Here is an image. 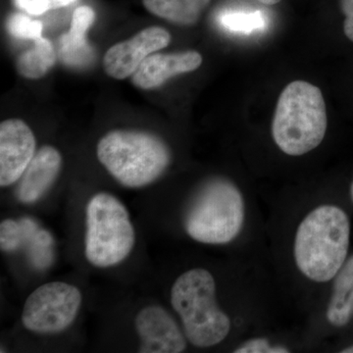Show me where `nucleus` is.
Wrapping results in <instances>:
<instances>
[{"mask_svg": "<svg viewBox=\"0 0 353 353\" xmlns=\"http://www.w3.org/2000/svg\"><path fill=\"white\" fill-rule=\"evenodd\" d=\"M350 243L347 213L333 204L317 206L297 227L294 243L297 269L312 282H329L347 261Z\"/></svg>", "mask_w": 353, "mask_h": 353, "instance_id": "f257e3e1", "label": "nucleus"}, {"mask_svg": "<svg viewBox=\"0 0 353 353\" xmlns=\"http://www.w3.org/2000/svg\"><path fill=\"white\" fill-rule=\"evenodd\" d=\"M328 119L321 90L305 81H294L278 99L272 136L290 157H301L318 148L325 138Z\"/></svg>", "mask_w": 353, "mask_h": 353, "instance_id": "f03ea898", "label": "nucleus"}, {"mask_svg": "<svg viewBox=\"0 0 353 353\" xmlns=\"http://www.w3.org/2000/svg\"><path fill=\"white\" fill-rule=\"evenodd\" d=\"M99 162L121 185L145 187L163 175L171 163L170 148L157 134L132 130H114L97 146Z\"/></svg>", "mask_w": 353, "mask_h": 353, "instance_id": "7ed1b4c3", "label": "nucleus"}, {"mask_svg": "<svg viewBox=\"0 0 353 353\" xmlns=\"http://www.w3.org/2000/svg\"><path fill=\"white\" fill-rule=\"evenodd\" d=\"M171 304L194 347L219 345L231 331V320L217 303L215 279L206 269H190L179 276L172 285Z\"/></svg>", "mask_w": 353, "mask_h": 353, "instance_id": "20e7f679", "label": "nucleus"}, {"mask_svg": "<svg viewBox=\"0 0 353 353\" xmlns=\"http://www.w3.org/2000/svg\"><path fill=\"white\" fill-rule=\"evenodd\" d=\"M245 220L241 190L227 179L214 178L204 183L190 202L183 227L199 243L226 245L238 238Z\"/></svg>", "mask_w": 353, "mask_h": 353, "instance_id": "39448f33", "label": "nucleus"}, {"mask_svg": "<svg viewBox=\"0 0 353 353\" xmlns=\"http://www.w3.org/2000/svg\"><path fill=\"white\" fill-rule=\"evenodd\" d=\"M85 254L90 264L108 268L129 256L136 232L124 204L112 194L99 192L85 209Z\"/></svg>", "mask_w": 353, "mask_h": 353, "instance_id": "423d86ee", "label": "nucleus"}, {"mask_svg": "<svg viewBox=\"0 0 353 353\" xmlns=\"http://www.w3.org/2000/svg\"><path fill=\"white\" fill-rule=\"evenodd\" d=\"M82 301V292L75 285L63 282L41 285L26 301L23 325L32 333H61L75 321Z\"/></svg>", "mask_w": 353, "mask_h": 353, "instance_id": "0eeeda50", "label": "nucleus"}, {"mask_svg": "<svg viewBox=\"0 0 353 353\" xmlns=\"http://www.w3.org/2000/svg\"><path fill=\"white\" fill-rule=\"evenodd\" d=\"M170 43V32L164 28H145L132 38L109 48L103 58L104 71L111 78L124 80L136 72L146 57Z\"/></svg>", "mask_w": 353, "mask_h": 353, "instance_id": "6e6552de", "label": "nucleus"}, {"mask_svg": "<svg viewBox=\"0 0 353 353\" xmlns=\"http://www.w3.org/2000/svg\"><path fill=\"white\" fill-rule=\"evenodd\" d=\"M36 154V138L24 121L8 119L0 125V185L20 180Z\"/></svg>", "mask_w": 353, "mask_h": 353, "instance_id": "1a4fd4ad", "label": "nucleus"}, {"mask_svg": "<svg viewBox=\"0 0 353 353\" xmlns=\"http://www.w3.org/2000/svg\"><path fill=\"white\" fill-rule=\"evenodd\" d=\"M141 353H180L187 348L185 334L166 309L150 305L141 309L134 320Z\"/></svg>", "mask_w": 353, "mask_h": 353, "instance_id": "9d476101", "label": "nucleus"}, {"mask_svg": "<svg viewBox=\"0 0 353 353\" xmlns=\"http://www.w3.org/2000/svg\"><path fill=\"white\" fill-rule=\"evenodd\" d=\"M201 64L202 57L197 51L152 53L132 74V83L141 90H155L173 77L196 71Z\"/></svg>", "mask_w": 353, "mask_h": 353, "instance_id": "9b49d317", "label": "nucleus"}, {"mask_svg": "<svg viewBox=\"0 0 353 353\" xmlns=\"http://www.w3.org/2000/svg\"><path fill=\"white\" fill-rule=\"evenodd\" d=\"M62 157L57 148L44 145L34 154L20 178L16 190L18 201L34 203L43 197L57 180L61 170Z\"/></svg>", "mask_w": 353, "mask_h": 353, "instance_id": "f8f14e48", "label": "nucleus"}, {"mask_svg": "<svg viewBox=\"0 0 353 353\" xmlns=\"http://www.w3.org/2000/svg\"><path fill=\"white\" fill-rule=\"evenodd\" d=\"M95 20L94 9L80 6L72 17L68 32L60 38L58 55L68 66L83 67L92 62L94 50L87 41V34Z\"/></svg>", "mask_w": 353, "mask_h": 353, "instance_id": "ddd939ff", "label": "nucleus"}, {"mask_svg": "<svg viewBox=\"0 0 353 353\" xmlns=\"http://www.w3.org/2000/svg\"><path fill=\"white\" fill-rule=\"evenodd\" d=\"M326 315L330 324L336 327L345 326L353 317V255L334 278Z\"/></svg>", "mask_w": 353, "mask_h": 353, "instance_id": "4468645a", "label": "nucleus"}, {"mask_svg": "<svg viewBox=\"0 0 353 353\" xmlns=\"http://www.w3.org/2000/svg\"><path fill=\"white\" fill-rule=\"evenodd\" d=\"M211 0H143L148 12L180 26L196 24Z\"/></svg>", "mask_w": 353, "mask_h": 353, "instance_id": "2eb2a0df", "label": "nucleus"}, {"mask_svg": "<svg viewBox=\"0 0 353 353\" xmlns=\"http://www.w3.org/2000/svg\"><path fill=\"white\" fill-rule=\"evenodd\" d=\"M57 52L48 39L41 38L34 41L31 48L18 57V72L25 78L37 80L43 78L57 62Z\"/></svg>", "mask_w": 353, "mask_h": 353, "instance_id": "dca6fc26", "label": "nucleus"}, {"mask_svg": "<svg viewBox=\"0 0 353 353\" xmlns=\"http://www.w3.org/2000/svg\"><path fill=\"white\" fill-rule=\"evenodd\" d=\"M39 229V225L29 217L2 221L0 224V248L2 252H13L23 245H27Z\"/></svg>", "mask_w": 353, "mask_h": 353, "instance_id": "f3484780", "label": "nucleus"}, {"mask_svg": "<svg viewBox=\"0 0 353 353\" xmlns=\"http://www.w3.org/2000/svg\"><path fill=\"white\" fill-rule=\"evenodd\" d=\"M32 263L39 269L46 268L52 261L53 239L46 230L39 229L27 245Z\"/></svg>", "mask_w": 353, "mask_h": 353, "instance_id": "a211bd4d", "label": "nucleus"}, {"mask_svg": "<svg viewBox=\"0 0 353 353\" xmlns=\"http://www.w3.org/2000/svg\"><path fill=\"white\" fill-rule=\"evenodd\" d=\"M6 29L11 36L20 39L41 38L43 26L41 21L32 20L22 13H13L6 21Z\"/></svg>", "mask_w": 353, "mask_h": 353, "instance_id": "6ab92c4d", "label": "nucleus"}, {"mask_svg": "<svg viewBox=\"0 0 353 353\" xmlns=\"http://www.w3.org/2000/svg\"><path fill=\"white\" fill-rule=\"evenodd\" d=\"M223 24L232 31L250 32L263 25L257 14H234L223 17Z\"/></svg>", "mask_w": 353, "mask_h": 353, "instance_id": "aec40b11", "label": "nucleus"}, {"mask_svg": "<svg viewBox=\"0 0 353 353\" xmlns=\"http://www.w3.org/2000/svg\"><path fill=\"white\" fill-rule=\"evenodd\" d=\"M234 353H287L290 352L289 348L282 345H271L270 341L264 338L252 339L246 341L240 345Z\"/></svg>", "mask_w": 353, "mask_h": 353, "instance_id": "412c9836", "label": "nucleus"}, {"mask_svg": "<svg viewBox=\"0 0 353 353\" xmlns=\"http://www.w3.org/2000/svg\"><path fill=\"white\" fill-rule=\"evenodd\" d=\"M13 3L30 15H41L51 9L50 0H13Z\"/></svg>", "mask_w": 353, "mask_h": 353, "instance_id": "4be33fe9", "label": "nucleus"}, {"mask_svg": "<svg viewBox=\"0 0 353 353\" xmlns=\"http://www.w3.org/2000/svg\"><path fill=\"white\" fill-rule=\"evenodd\" d=\"M341 12L345 16L343 32L353 43V0H340Z\"/></svg>", "mask_w": 353, "mask_h": 353, "instance_id": "5701e85b", "label": "nucleus"}, {"mask_svg": "<svg viewBox=\"0 0 353 353\" xmlns=\"http://www.w3.org/2000/svg\"><path fill=\"white\" fill-rule=\"evenodd\" d=\"M76 1L77 0H50L51 9L62 8Z\"/></svg>", "mask_w": 353, "mask_h": 353, "instance_id": "b1692460", "label": "nucleus"}, {"mask_svg": "<svg viewBox=\"0 0 353 353\" xmlns=\"http://www.w3.org/2000/svg\"><path fill=\"white\" fill-rule=\"evenodd\" d=\"M257 1L260 2V3L265 4V6H275V4H278L279 2L282 1V0H257Z\"/></svg>", "mask_w": 353, "mask_h": 353, "instance_id": "393cba45", "label": "nucleus"}, {"mask_svg": "<svg viewBox=\"0 0 353 353\" xmlns=\"http://www.w3.org/2000/svg\"><path fill=\"white\" fill-rule=\"evenodd\" d=\"M341 352H343V353H353V345H352V347H348L347 348H345V350H341Z\"/></svg>", "mask_w": 353, "mask_h": 353, "instance_id": "a878e982", "label": "nucleus"}, {"mask_svg": "<svg viewBox=\"0 0 353 353\" xmlns=\"http://www.w3.org/2000/svg\"><path fill=\"white\" fill-rule=\"evenodd\" d=\"M350 196H352V202H353V182L352 185H350Z\"/></svg>", "mask_w": 353, "mask_h": 353, "instance_id": "bb28decb", "label": "nucleus"}]
</instances>
